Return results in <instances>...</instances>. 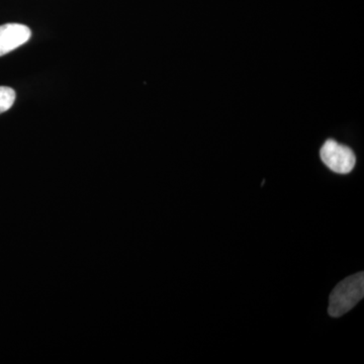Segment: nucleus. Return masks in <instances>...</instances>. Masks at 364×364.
<instances>
[{"label": "nucleus", "instance_id": "obj_2", "mask_svg": "<svg viewBox=\"0 0 364 364\" xmlns=\"http://www.w3.org/2000/svg\"><path fill=\"white\" fill-rule=\"evenodd\" d=\"M320 156L326 166L336 173H349L355 166L356 157L353 151L334 140L326 141L321 148Z\"/></svg>", "mask_w": 364, "mask_h": 364}, {"label": "nucleus", "instance_id": "obj_1", "mask_svg": "<svg viewBox=\"0 0 364 364\" xmlns=\"http://www.w3.org/2000/svg\"><path fill=\"white\" fill-rule=\"evenodd\" d=\"M364 296V273L359 272L339 282L329 299L328 313L338 318L352 310Z\"/></svg>", "mask_w": 364, "mask_h": 364}, {"label": "nucleus", "instance_id": "obj_4", "mask_svg": "<svg viewBox=\"0 0 364 364\" xmlns=\"http://www.w3.org/2000/svg\"><path fill=\"white\" fill-rule=\"evenodd\" d=\"M16 100V91L7 86H0V114L9 111Z\"/></svg>", "mask_w": 364, "mask_h": 364}, {"label": "nucleus", "instance_id": "obj_3", "mask_svg": "<svg viewBox=\"0 0 364 364\" xmlns=\"http://www.w3.org/2000/svg\"><path fill=\"white\" fill-rule=\"evenodd\" d=\"M30 28L21 23H6L0 26V57L14 51L31 39Z\"/></svg>", "mask_w": 364, "mask_h": 364}]
</instances>
